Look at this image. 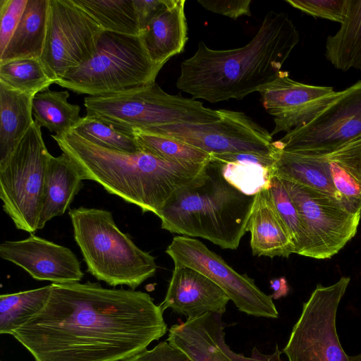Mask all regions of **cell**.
<instances>
[{
    "label": "cell",
    "mask_w": 361,
    "mask_h": 361,
    "mask_svg": "<svg viewBox=\"0 0 361 361\" xmlns=\"http://www.w3.org/2000/svg\"><path fill=\"white\" fill-rule=\"evenodd\" d=\"M51 284L30 290L0 296V334H11L39 313L46 305Z\"/></svg>",
    "instance_id": "28"
},
{
    "label": "cell",
    "mask_w": 361,
    "mask_h": 361,
    "mask_svg": "<svg viewBox=\"0 0 361 361\" xmlns=\"http://www.w3.org/2000/svg\"><path fill=\"white\" fill-rule=\"evenodd\" d=\"M247 231L254 255L288 257L295 247L271 197L269 188L257 193L250 216Z\"/></svg>",
    "instance_id": "19"
},
{
    "label": "cell",
    "mask_w": 361,
    "mask_h": 361,
    "mask_svg": "<svg viewBox=\"0 0 361 361\" xmlns=\"http://www.w3.org/2000/svg\"><path fill=\"white\" fill-rule=\"evenodd\" d=\"M281 179L306 229L310 243L307 257L331 258L355 235L361 212L353 210L338 198Z\"/></svg>",
    "instance_id": "11"
},
{
    "label": "cell",
    "mask_w": 361,
    "mask_h": 361,
    "mask_svg": "<svg viewBox=\"0 0 361 361\" xmlns=\"http://www.w3.org/2000/svg\"><path fill=\"white\" fill-rule=\"evenodd\" d=\"M350 281L342 276L329 286L317 284L283 349L288 361H361V353L345 352L336 331L338 307Z\"/></svg>",
    "instance_id": "9"
},
{
    "label": "cell",
    "mask_w": 361,
    "mask_h": 361,
    "mask_svg": "<svg viewBox=\"0 0 361 361\" xmlns=\"http://www.w3.org/2000/svg\"><path fill=\"white\" fill-rule=\"evenodd\" d=\"M118 361H192L185 353L167 341L158 343L151 350H144Z\"/></svg>",
    "instance_id": "37"
},
{
    "label": "cell",
    "mask_w": 361,
    "mask_h": 361,
    "mask_svg": "<svg viewBox=\"0 0 361 361\" xmlns=\"http://www.w3.org/2000/svg\"><path fill=\"white\" fill-rule=\"evenodd\" d=\"M219 121L200 124H171L144 132L172 137L211 155L255 153L276 155L271 134L243 112L219 109Z\"/></svg>",
    "instance_id": "12"
},
{
    "label": "cell",
    "mask_w": 361,
    "mask_h": 361,
    "mask_svg": "<svg viewBox=\"0 0 361 361\" xmlns=\"http://www.w3.org/2000/svg\"><path fill=\"white\" fill-rule=\"evenodd\" d=\"M68 91L47 90L35 95L32 114L42 128L59 135L71 131L81 121L80 107L68 102Z\"/></svg>",
    "instance_id": "27"
},
{
    "label": "cell",
    "mask_w": 361,
    "mask_h": 361,
    "mask_svg": "<svg viewBox=\"0 0 361 361\" xmlns=\"http://www.w3.org/2000/svg\"><path fill=\"white\" fill-rule=\"evenodd\" d=\"M51 154L35 121L6 164L0 168L3 209L17 229L37 230Z\"/></svg>",
    "instance_id": "8"
},
{
    "label": "cell",
    "mask_w": 361,
    "mask_h": 361,
    "mask_svg": "<svg viewBox=\"0 0 361 361\" xmlns=\"http://www.w3.org/2000/svg\"><path fill=\"white\" fill-rule=\"evenodd\" d=\"M72 130L106 148L130 153L140 151L133 130L101 117L86 115Z\"/></svg>",
    "instance_id": "32"
},
{
    "label": "cell",
    "mask_w": 361,
    "mask_h": 361,
    "mask_svg": "<svg viewBox=\"0 0 361 361\" xmlns=\"http://www.w3.org/2000/svg\"><path fill=\"white\" fill-rule=\"evenodd\" d=\"M170 3V0H133L140 32Z\"/></svg>",
    "instance_id": "39"
},
{
    "label": "cell",
    "mask_w": 361,
    "mask_h": 361,
    "mask_svg": "<svg viewBox=\"0 0 361 361\" xmlns=\"http://www.w3.org/2000/svg\"><path fill=\"white\" fill-rule=\"evenodd\" d=\"M269 191L290 235L295 253L307 257L310 243L306 229L295 204L280 178L273 176Z\"/></svg>",
    "instance_id": "33"
},
{
    "label": "cell",
    "mask_w": 361,
    "mask_h": 361,
    "mask_svg": "<svg viewBox=\"0 0 361 361\" xmlns=\"http://www.w3.org/2000/svg\"><path fill=\"white\" fill-rule=\"evenodd\" d=\"M325 56L338 70L361 69V0H348L340 29L326 38Z\"/></svg>",
    "instance_id": "26"
},
{
    "label": "cell",
    "mask_w": 361,
    "mask_h": 361,
    "mask_svg": "<svg viewBox=\"0 0 361 361\" xmlns=\"http://www.w3.org/2000/svg\"><path fill=\"white\" fill-rule=\"evenodd\" d=\"M51 286L44 307L12 334L35 361H118L166 333L147 293L90 281Z\"/></svg>",
    "instance_id": "1"
},
{
    "label": "cell",
    "mask_w": 361,
    "mask_h": 361,
    "mask_svg": "<svg viewBox=\"0 0 361 361\" xmlns=\"http://www.w3.org/2000/svg\"><path fill=\"white\" fill-rule=\"evenodd\" d=\"M27 3V0H0V54L12 37Z\"/></svg>",
    "instance_id": "36"
},
{
    "label": "cell",
    "mask_w": 361,
    "mask_h": 361,
    "mask_svg": "<svg viewBox=\"0 0 361 361\" xmlns=\"http://www.w3.org/2000/svg\"><path fill=\"white\" fill-rule=\"evenodd\" d=\"M273 174L341 200L332 181L325 154L278 149Z\"/></svg>",
    "instance_id": "23"
},
{
    "label": "cell",
    "mask_w": 361,
    "mask_h": 361,
    "mask_svg": "<svg viewBox=\"0 0 361 361\" xmlns=\"http://www.w3.org/2000/svg\"><path fill=\"white\" fill-rule=\"evenodd\" d=\"M299 41L288 15L271 11L244 47L216 50L200 41L196 52L182 62L177 87L212 103L242 99L277 78Z\"/></svg>",
    "instance_id": "2"
},
{
    "label": "cell",
    "mask_w": 361,
    "mask_h": 361,
    "mask_svg": "<svg viewBox=\"0 0 361 361\" xmlns=\"http://www.w3.org/2000/svg\"><path fill=\"white\" fill-rule=\"evenodd\" d=\"M185 0H170L140 32V37L150 59L164 65L172 56L184 50L188 40Z\"/></svg>",
    "instance_id": "20"
},
{
    "label": "cell",
    "mask_w": 361,
    "mask_h": 361,
    "mask_svg": "<svg viewBox=\"0 0 361 361\" xmlns=\"http://www.w3.org/2000/svg\"><path fill=\"white\" fill-rule=\"evenodd\" d=\"M49 0H27L21 19L0 63L11 60L40 59L45 41Z\"/></svg>",
    "instance_id": "24"
},
{
    "label": "cell",
    "mask_w": 361,
    "mask_h": 361,
    "mask_svg": "<svg viewBox=\"0 0 361 361\" xmlns=\"http://www.w3.org/2000/svg\"><path fill=\"white\" fill-rule=\"evenodd\" d=\"M34 97L0 83V168L8 161L35 121Z\"/></svg>",
    "instance_id": "22"
},
{
    "label": "cell",
    "mask_w": 361,
    "mask_h": 361,
    "mask_svg": "<svg viewBox=\"0 0 361 361\" xmlns=\"http://www.w3.org/2000/svg\"><path fill=\"white\" fill-rule=\"evenodd\" d=\"M51 137L75 163L84 180H94L108 192L157 216L172 194L206 165L170 162L141 149L130 153L106 148L73 130Z\"/></svg>",
    "instance_id": "3"
},
{
    "label": "cell",
    "mask_w": 361,
    "mask_h": 361,
    "mask_svg": "<svg viewBox=\"0 0 361 361\" xmlns=\"http://www.w3.org/2000/svg\"><path fill=\"white\" fill-rule=\"evenodd\" d=\"M291 6L315 18L341 23L348 0H286Z\"/></svg>",
    "instance_id": "35"
},
{
    "label": "cell",
    "mask_w": 361,
    "mask_h": 361,
    "mask_svg": "<svg viewBox=\"0 0 361 361\" xmlns=\"http://www.w3.org/2000/svg\"><path fill=\"white\" fill-rule=\"evenodd\" d=\"M83 180L78 166L67 154L51 155L37 230L43 228L49 221L66 212L82 188Z\"/></svg>",
    "instance_id": "21"
},
{
    "label": "cell",
    "mask_w": 361,
    "mask_h": 361,
    "mask_svg": "<svg viewBox=\"0 0 361 361\" xmlns=\"http://www.w3.org/2000/svg\"><path fill=\"white\" fill-rule=\"evenodd\" d=\"M103 31L140 36L133 0H73Z\"/></svg>",
    "instance_id": "29"
},
{
    "label": "cell",
    "mask_w": 361,
    "mask_h": 361,
    "mask_svg": "<svg viewBox=\"0 0 361 361\" xmlns=\"http://www.w3.org/2000/svg\"><path fill=\"white\" fill-rule=\"evenodd\" d=\"M166 252L174 265L191 267L211 279L240 312L258 317H279L271 295L261 290L247 274L235 271L200 240L185 235L175 236Z\"/></svg>",
    "instance_id": "13"
},
{
    "label": "cell",
    "mask_w": 361,
    "mask_h": 361,
    "mask_svg": "<svg viewBox=\"0 0 361 361\" xmlns=\"http://www.w3.org/2000/svg\"><path fill=\"white\" fill-rule=\"evenodd\" d=\"M219 162L224 179L244 195L255 196L271 185L273 167L248 161Z\"/></svg>",
    "instance_id": "34"
},
{
    "label": "cell",
    "mask_w": 361,
    "mask_h": 361,
    "mask_svg": "<svg viewBox=\"0 0 361 361\" xmlns=\"http://www.w3.org/2000/svg\"><path fill=\"white\" fill-rule=\"evenodd\" d=\"M0 257L25 270L34 279L63 284L79 282L84 274L71 249L30 233L0 245Z\"/></svg>",
    "instance_id": "17"
},
{
    "label": "cell",
    "mask_w": 361,
    "mask_h": 361,
    "mask_svg": "<svg viewBox=\"0 0 361 361\" xmlns=\"http://www.w3.org/2000/svg\"><path fill=\"white\" fill-rule=\"evenodd\" d=\"M230 300L226 293L202 273L184 265H174L161 310L170 308L187 319L207 313L224 314Z\"/></svg>",
    "instance_id": "18"
},
{
    "label": "cell",
    "mask_w": 361,
    "mask_h": 361,
    "mask_svg": "<svg viewBox=\"0 0 361 361\" xmlns=\"http://www.w3.org/2000/svg\"><path fill=\"white\" fill-rule=\"evenodd\" d=\"M361 135V79L338 92L318 116L273 142L281 151L324 155Z\"/></svg>",
    "instance_id": "14"
},
{
    "label": "cell",
    "mask_w": 361,
    "mask_h": 361,
    "mask_svg": "<svg viewBox=\"0 0 361 361\" xmlns=\"http://www.w3.org/2000/svg\"><path fill=\"white\" fill-rule=\"evenodd\" d=\"M68 215L87 271L97 279L135 290L155 274V258L118 228L111 212L81 207Z\"/></svg>",
    "instance_id": "5"
},
{
    "label": "cell",
    "mask_w": 361,
    "mask_h": 361,
    "mask_svg": "<svg viewBox=\"0 0 361 361\" xmlns=\"http://www.w3.org/2000/svg\"><path fill=\"white\" fill-rule=\"evenodd\" d=\"M0 83L35 95L48 90L55 81L40 59L25 58L0 63Z\"/></svg>",
    "instance_id": "30"
},
{
    "label": "cell",
    "mask_w": 361,
    "mask_h": 361,
    "mask_svg": "<svg viewBox=\"0 0 361 361\" xmlns=\"http://www.w3.org/2000/svg\"><path fill=\"white\" fill-rule=\"evenodd\" d=\"M133 130L140 149L159 159L184 165H205L212 159L209 153L176 139Z\"/></svg>",
    "instance_id": "31"
},
{
    "label": "cell",
    "mask_w": 361,
    "mask_h": 361,
    "mask_svg": "<svg viewBox=\"0 0 361 361\" xmlns=\"http://www.w3.org/2000/svg\"><path fill=\"white\" fill-rule=\"evenodd\" d=\"M86 115L105 118L130 130L171 124H200L220 120L219 110L180 94H170L156 82L116 94L89 96Z\"/></svg>",
    "instance_id": "7"
},
{
    "label": "cell",
    "mask_w": 361,
    "mask_h": 361,
    "mask_svg": "<svg viewBox=\"0 0 361 361\" xmlns=\"http://www.w3.org/2000/svg\"><path fill=\"white\" fill-rule=\"evenodd\" d=\"M223 314L207 313L173 325L167 342L192 361H281L282 351L276 345L272 353L264 354L254 347L250 356L233 351L225 341Z\"/></svg>",
    "instance_id": "16"
},
{
    "label": "cell",
    "mask_w": 361,
    "mask_h": 361,
    "mask_svg": "<svg viewBox=\"0 0 361 361\" xmlns=\"http://www.w3.org/2000/svg\"><path fill=\"white\" fill-rule=\"evenodd\" d=\"M163 66L150 59L140 36L102 31L94 55L56 83L77 94L108 95L154 83Z\"/></svg>",
    "instance_id": "6"
},
{
    "label": "cell",
    "mask_w": 361,
    "mask_h": 361,
    "mask_svg": "<svg viewBox=\"0 0 361 361\" xmlns=\"http://www.w3.org/2000/svg\"><path fill=\"white\" fill-rule=\"evenodd\" d=\"M255 197L229 184L220 163L211 159L195 178L172 194L157 216L161 228L171 233L235 250L247 232Z\"/></svg>",
    "instance_id": "4"
},
{
    "label": "cell",
    "mask_w": 361,
    "mask_h": 361,
    "mask_svg": "<svg viewBox=\"0 0 361 361\" xmlns=\"http://www.w3.org/2000/svg\"><path fill=\"white\" fill-rule=\"evenodd\" d=\"M102 31L73 0H49L40 59L55 83L94 55Z\"/></svg>",
    "instance_id": "10"
},
{
    "label": "cell",
    "mask_w": 361,
    "mask_h": 361,
    "mask_svg": "<svg viewBox=\"0 0 361 361\" xmlns=\"http://www.w3.org/2000/svg\"><path fill=\"white\" fill-rule=\"evenodd\" d=\"M270 287L273 290L271 296L274 300L286 296L289 292L287 280L283 276L271 279L270 281Z\"/></svg>",
    "instance_id": "41"
},
{
    "label": "cell",
    "mask_w": 361,
    "mask_h": 361,
    "mask_svg": "<svg viewBox=\"0 0 361 361\" xmlns=\"http://www.w3.org/2000/svg\"><path fill=\"white\" fill-rule=\"evenodd\" d=\"M276 154L263 155L255 153L214 154L212 155V159L221 162L248 161L259 164L265 166L273 167L276 161Z\"/></svg>",
    "instance_id": "40"
},
{
    "label": "cell",
    "mask_w": 361,
    "mask_h": 361,
    "mask_svg": "<svg viewBox=\"0 0 361 361\" xmlns=\"http://www.w3.org/2000/svg\"><path fill=\"white\" fill-rule=\"evenodd\" d=\"M197 2L209 11L233 20L251 15L250 0H198Z\"/></svg>",
    "instance_id": "38"
},
{
    "label": "cell",
    "mask_w": 361,
    "mask_h": 361,
    "mask_svg": "<svg viewBox=\"0 0 361 361\" xmlns=\"http://www.w3.org/2000/svg\"><path fill=\"white\" fill-rule=\"evenodd\" d=\"M262 102L275 126L271 135L302 127L318 116L337 97L332 87L293 80L281 71L277 78L259 90Z\"/></svg>",
    "instance_id": "15"
},
{
    "label": "cell",
    "mask_w": 361,
    "mask_h": 361,
    "mask_svg": "<svg viewBox=\"0 0 361 361\" xmlns=\"http://www.w3.org/2000/svg\"><path fill=\"white\" fill-rule=\"evenodd\" d=\"M325 156L341 200L353 210L361 212V135Z\"/></svg>",
    "instance_id": "25"
}]
</instances>
